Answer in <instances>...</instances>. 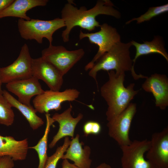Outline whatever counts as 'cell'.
I'll list each match as a JSON object with an SVG mask.
<instances>
[{
    "mask_svg": "<svg viewBox=\"0 0 168 168\" xmlns=\"http://www.w3.org/2000/svg\"><path fill=\"white\" fill-rule=\"evenodd\" d=\"M72 2L68 1L61 11V18L66 27L61 35L64 42L69 41L70 33L75 26L90 31L100 27V25L96 19L99 15L110 16L117 19H119L121 16L120 13L114 8L113 4L109 0H98L95 6L89 10L85 6L78 8Z\"/></svg>",
    "mask_w": 168,
    "mask_h": 168,
    "instance_id": "cell-1",
    "label": "cell"
},
{
    "mask_svg": "<svg viewBox=\"0 0 168 168\" xmlns=\"http://www.w3.org/2000/svg\"><path fill=\"white\" fill-rule=\"evenodd\" d=\"M108 80L101 86L100 92L108 106L106 115L108 122L126 109L139 90H134V83L124 86L125 73L117 74L111 70L108 72Z\"/></svg>",
    "mask_w": 168,
    "mask_h": 168,
    "instance_id": "cell-2",
    "label": "cell"
},
{
    "mask_svg": "<svg viewBox=\"0 0 168 168\" xmlns=\"http://www.w3.org/2000/svg\"><path fill=\"white\" fill-rule=\"evenodd\" d=\"M131 46L130 42L124 43L120 41L116 44L95 63L89 70V75L97 84L96 76L98 72L101 70L108 71L114 70L117 74L131 72L134 69L130 55L129 49Z\"/></svg>",
    "mask_w": 168,
    "mask_h": 168,
    "instance_id": "cell-3",
    "label": "cell"
},
{
    "mask_svg": "<svg viewBox=\"0 0 168 168\" xmlns=\"http://www.w3.org/2000/svg\"><path fill=\"white\" fill-rule=\"evenodd\" d=\"M19 32L21 37L26 40H35L42 44L43 39H47L49 44H52L54 33L60 28L65 27L61 18H57L50 20L31 19L27 21L19 19L17 22Z\"/></svg>",
    "mask_w": 168,
    "mask_h": 168,
    "instance_id": "cell-4",
    "label": "cell"
},
{
    "mask_svg": "<svg viewBox=\"0 0 168 168\" xmlns=\"http://www.w3.org/2000/svg\"><path fill=\"white\" fill-rule=\"evenodd\" d=\"M100 30L96 32L85 33L81 31L79 33L80 40L87 38L91 43L98 47L96 54L85 66L86 71L91 69L97 60L114 45L121 41L120 36L115 28L106 23L100 25Z\"/></svg>",
    "mask_w": 168,
    "mask_h": 168,
    "instance_id": "cell-5",
    "label": "cell"
},
{
    "mask_svg": "<svg viewBox=\"0 0 168 168\" xmlns=\"http://www.w3.org/2000/svg\"><path fill=\"white\" fill-rule=\"evenodd\" d=\"M84 54L82 49L68 50L63 46L51 44L42 51L41 57L52 64L64 76Z\"/></svg>",
    "mask_w": 168,
    "mask_h": 168,
    "instance_id": "cell-6",
    "label": "cell"
},
{
    "mask_svg": "<svg viewBox=\"0 0 168 168\" xmlns=\"http://www.w3.org/2000/svg\"><path fill=\"white\" fill-rule=\"evenodd\" d=\"M80 94L78 90L74 88L66 89L62 91L49 90L35 96L32 102L37 112L48 113L51 110H60L63 102L75 100Z\"/></svg>",
    "mask_w": 168,
    "mask_h": 168,
    "instance_id": "cell-7",
    "label": "cell"
},
{
    "mask_svg": "<svg viewBox=\"0 0 168 168\" xmlns=\"http://www.w3.org/2000/svg\"><path fill=\"white\" fill-rule=\"evenodd\" d=\"M136 111V104L130 103L124 110L107 123L109 136L120 147L129 145L132 142L129 138V133Z\"/></svg>",
    "mask_w": 168,
    "mask_h": 168,
    "instance_id": "cell-8",
    "label": "cell"
},
{
    "mask_svg": "<svg viewBox=\"0 0 168 168\" xmlns=\"http://www.w3.org/2000/svg\"><path fill=\"white\" fill-rule=\"evenodd\" d=\"M32 58L27 45L24 44L18 57L12 63L0 68V81L2 83L7 84L32 77Z\"/></svg>",
    "mask_w": 168,
    "mask_h": 168,
    "instance_id": "cell-9",
    "label": "cell"
},
{
    "mask_svg": "<svg viewBox=\"0 0 168 168\" xmlns=\"http://www.w3.org/2000/svg\"><path fill=\"white\" fill-rule=\"evenodd\" d=\"M150 140H135L129 145L120 147L122 152V168H155L144 158L149 148Z\"/></svg>",
    "mask_w": 168,
    "mask_h": 168,
    "instance_id": "cell-10",
    "label": "cell"
},
{
    "mask_svg": "<svg viewBox=\"0 0 168 168\" xmlns=\"http://www.w3.org/2000/svg\"><path fill=\"white\" fill-rule=\"evenodd\" d=\"M146 157L155 168H168V127L152 134Z\"/></svg>",
    "mask_w": 168,
    "mask_h": 168,
    "instance_id": "cell-11",
    "label": "cell"
},
{
    "mask_svg": "<svg viewBox=\"0 0 168 168\" xmlns=\"http://www.w3.org/2000/svg\"><path fill=\"white\" fill-rule=\"evenodd\" d=\"M31 72L32 76L43 81L50 90L60 91L63 84V76L54 66L42 57L32 58Z\"/></svg>",
    "mask_w": 168,
    "mask_h": 168,
    "instance_id": "cell-12",
    "label": "cell"
},
{
    "mask_svg": "<svg viewBox=\"0 0 168 168\" xmlns=\"http://www.w3.org/2000/svg\"><path fill=\"white\" fill-rule=\"evenodd\" d=\"M8 91L18 97V100L23 104L30 106L32 98L42 94L44 91L39 81L33 76L30 78L15 81L6 84Z\"/></svg>",
    "mask_w": 168,
    "mask_h": 168,
    "instance_id": "cell-13",
    "label": "cell"
},
{
    "mask_svg": "<svg viewBox=\"0 0 168 168\" xmlns=\"http://www.w3.org/2000/svg\"><path fill=\"white\" fill-rule=\"evenodd\" d=\"M145 91L152 93L156 106L164 110L168 106V78L164 74L154 73L147 77L142 85Z\"/></svg>",
    "mask_w": 168,
    "mask_h": 168,
    "instance_id": "cell-14",
    "label": "cell"
},
{
    "mask_svg": "<svg viewBox=\"0 0 168 168\" xmlns=\"http://www.w3.org/2000/svg\"><path fill=\"white\" fill-rule=\"evenodd\" d=\"M72 109L71 105L62 113H55L53 115V119L58 123L59 128L49 145L50 148L54 147L57 142L63 137L70 136L72 138H73L75 128L83 116L80 113L76 117L73 118L71 114Z\"/></svg>",
    "mask_w": 168,
    "mask_h": 168,
    "instance_id": "cell-15",
    "label": "cell"
},
{
    "mask_svg": "<svg viewBox=\"0 0 168 168\" xmlns=\"http://www.w3.org/2000/svg\"><path fill=\"white\" fill-rule=\"evenodd\" d=\"M78 134L72 138L70 144L62 159H69L72 161L74 164L80 168H91L92 162L90 158L91 149L88 146L83 148L84 143L79 142Z\"/></svg>",
    "mask_w": 168,
    "mask_h": 168,
    "instance_id": "cell-16",
    "label": "cell"
},
{
    "mask_svg": "<svg viewBox=\"0 0 168 168\" xmlns=\"http://www.w3.org/2000/svg\"><path fill=\"white\" fill-rule=\"evenodd\" d=\"M29 148L27 138L18 141L12 136L0 135V157L8 156L14 161L23 160Z\"/></svg>",
    "mask_w": 168,
    "mask_h": 168,
    "instance_id": "cell-17",
    "label": "cell"
},
{
    "mask_svg": "<svg viewBox=\"0 0 168 168\" xmlns=\"http://www.w3.org/2000/svg\"><path fill=\"white\" fill-rule=\"evenodd\" d=\"M48 0H15L8 6L0 12V18L13 17L28 21L31 18L26 12L38 6H44Z\"/></svg>",
    "mask_w": 168,
    "mask_h": 168,
    "instance_id": "cell-18",
    "label": "cell"
},
{
    "mask_svg": "<svg viewBox=\"0 0 168 168\" xmlns=\"http://www.w3.org/2000/svg\"><path fill=\"white\" fill-rule=\"evenodd\" d=\"M130 42L132 45L134 46L136 49L135 55L133 60V66L138 57L142 55L152 54H160L168 62V54L165 48L164 42L161 37L154 36L152 40L143 41V43L142 44L133 40Z\"/></svg>",
    "mask_w": 168,
    "mask_h": 168,
    "instance_id": "cell-19",
    "label": "cell"
},
{
    "mask_svg": "<svg viewBox=\"0 0 168 168\" xmlns=\"http://www.w3.org/2000/svg\"><path fill=\"white\" fill-rule=\"evenodd\" d=\"M2 95L12 107L17 109L25 117L33 130L37 129L44 124L43 119L36 114V111L32 105L22 104L5 90H3Z\"/></svg>",
    "mask_w": 168,
    "mask_h": 168,
    "instance_id": "cell-20",
    "label": "cell"
},
{
    "mask_svg": "<svg viewBox=\"0 0 168 168\" xmlns=\"http://www.w3.org/2000/svg\"><path fill=\"white\" fill-rule=\"evenodd\" d=\"M46 125L44 135L35 146L29 147L35 150L37 152L39 159V164L37 168H44L48 156L47 154L48 136L50 128L55 121L50 114L46 113Z\"/></svg>",
    "mask_w": 168,
    "mask_h": 168,
    "instance_id": "cell-21",
    "label": "cell"
},
{
    "mask_svg": "<svg viewBox=\"0 0 168 168\" xmlns=\"http://www.w3.org/2000/svg\"><path fill=\"white\" fill-rule=\"evenodd\" d=\"M12 107L3 95H0V124L9 126L13 124L15 115Z\"/></svg>",
    "mask_w": 168,
    "mask_h": 168,
    "instance_id": "cell-22",
    "label": "cell"
},
{
    "mask_svg": "<svg viewBox=\"0 0 168 168\" xmlns=\"http://www.w3.org/2000/svg\"><path fill=\"white\" fill-rule=\"evenodd\" d=\"M168 11V4L161 6L150 7L146 13L138 17L132 18L127 21L126 24H129L134 21H136L137 24H140L149 21L153 17Z\"/></svg>",
    "mask_w": 168,
    "mask_h": 168,
    "instance_id": "cell-23",
    "label": "cell"
},
{
    "mask_svg": "<svg viewBox=\"0 0 168 168\" xmlns=\"http://www.w3.org/2000/svg\"><path fill=\"white\" fill-rule=\"evenodd\" d=\"M70 142L68 137H65L63 145L58 147L55 153L48 157L44 168H56L58 162L60 159H62L68 147Z\"/></svg>",
    "mask_w": 168,
    "mask_h": 168,
    "instance_id": "cell-24",
    "label": "cell"
},
{
    "mask_svg": "<svg viewBox=\"0 0 168 168\" xmlns=\"http://www.w3.org/2000/svg\"><path fill=\"white\" fill-rule=\"evenodd\" d=\"M101 127L98 122L93 121L86 122L83 127L85 136H87L90 134L98 135L101 132Z\"/></svg>",
    "mask_w": 168,
    "mask_h": 168,
    "instance_id": "cell-25",
    "label": "cell"
},
{
    "mask_svg": "<svg viewBox=\"0 0 168 168\" xmlns=\"http://www.w3.org/2000/svg\"><path fill=\"white\" fill-rule=\"evenodd\" d=\"M14 166V161L10 157H0V168H13Z\"/></svg>",
    "mask_w": 168,
    "mask_h": 168,
    "instance_id": "cell-26",
    "label": "cell"
},
{
    "mask_svg": "<svg viewBox=\"0 0 168 168\" xmlns=\"http://www.w3.org/2000/svg\"><path fill=\"white\" fill-rule=\"evenodd\" d=\"M14 0H0V12L10 5Z\"/></svg>",
    "mask_w": 168,
    "mask_h": 168,
    "instance_id": "cell-27",
    "label": "cell"
},
{
    "mask_svg": "<svg viewBox=\"0 0 168 168\" xmlns=\"http://www.w3.org/2000/svg\"><path fill=\"white\" fill-rule=\"evenodd\" d=\"M62 166V168H80L74 164L70 163L66 159H63Z\"/></svg>",
    "mask_w": 168,
    "mask_h": 168,
    "instance_id": "cell-28",
    "label": "cell"
},
{
    "mask_svg": "<svg viewBox=\"0 0 168 168\" xmlns=\"http://www.w3.org/2000/svg\"><path fill=\"white\" fill-rule=\"evenodd\" d=\"M96 168H111V167L109 165L103 163L100 164Z\"/></svg>",
    "mask_w": 168,
    "mask_h": 168,
    "instance_id": "cell-29",
    "label": "cell"
},
{
    "mask_svg": "<svg viewBox=\"0 0 168 168\" xmlns=\"http://www.w3.org/2000/svg\"><path fill=\"white\" fill-rule=\"evenodd\" d=\"M2 83L0 81V95H2L3 93V90L2 88Z\"/></svg>",
    "mask_w": 168,
    "mask_h": 168,
    "instance_id": "cell-30",
    "label": "cell"
}]
</instances>
